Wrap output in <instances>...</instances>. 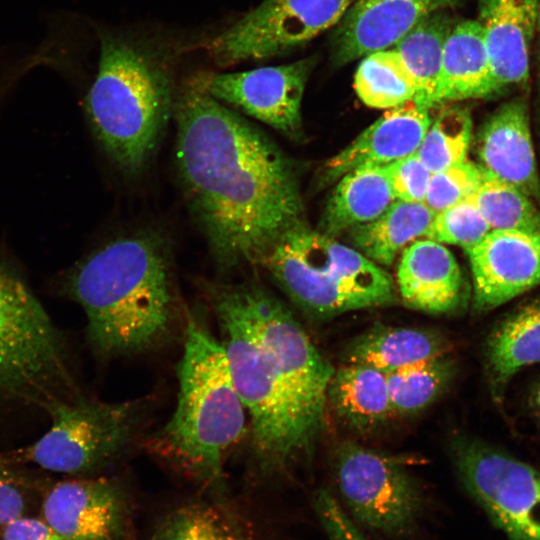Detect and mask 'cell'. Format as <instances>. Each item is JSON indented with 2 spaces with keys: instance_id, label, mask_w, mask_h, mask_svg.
<instances>
[{
  "instance_id": "obj_4",
  "label": "cell",
  "mask_w": 540,
  "mask_h": 540,
  "mask_svg": "<svg viewBox=\"0 0 540 540\" xmlns=\"http://www.w3.org/2000/svg\"><path fill=\"white\" fill-rule=\"evenodd\" d=\"M99 39L86 113L109 160L134 176L151 160L174 108L170 62L151 43L127 34L100 29Z\"/></svg>"
},
{
  "instance_id": "obj_33",
  "label": "cell",
  "mask_w": 540,
  "mask_h": 540,
  "mask_svg": "<svg viewBox=\"0 0 540 540\" xmlns=\"http://www.w3.org/2000/svg\"><path fill=\"white\" fill-rule=\"evenodd\" d=\"M479 165L468 161L431 173L424 204L435 214L470 198L483 178Z\"/></svg>"
},
{
  "instance_id": "obj_31",
  "label": "cell",
  "mask_w": 540,
  "mask_h": 540,
  "mask_svg": "<svg viewBox=\"0 0 540 540\" xmlns=\"http://www.w3.org/2000/svg\"><path fill=\"white\" fill-rule=\"evenodd\" d=\"M153 540H242L229 519L207 504H189L170 513Z\"/></svg>"
},
{
  "instance_id": "obj_3",
  "label": "cell",
  "mask_w": 540,
  "mask_h": 540,
  "mask_svg": "<svg viewBox=\"0 0 540 540\" xmlns=\"http://www.w3.org/2000/svg\"><path fill=\"white\" fill-rule=\"evenodd\" d=\"M65 287L85 313L90 347L102 357L151 350L178 321L168 248L151 232L105 244L70 272Z\"/></svg>"
},
{
  "instance_id": "obj_27",
  "label": "cell",
  "mask_w": 540,
  "mask_h": 540,
  "mask_svg": "<svg viewBox=\"0 0 540 540\" xmlns=\"http://www.w3.org/2000/svg\"><path fill=\"white\" fill-rule=\"evenodd\" d=\"M354 88L364 104L378 109L401 106L416 94L414 78L393 47L363 57L355 73Z\"/></svg>"
},
{
  "instance_id": "obj_34",
  "label": "cell",
  "mask_w": 540,
  "mask_h": 540,
  "mask_svg": "<svg viewBox=\"0 0 540 540\" xmlns=\"http://www.w3.org/2000/svg\"><path fill=\"white\" fill-rule=\"evenodd\" d=\"M33 489L31 479L0 453V526L26 514Z\"/></svg>"
},
{
  "instance_id": "obj_36",
  "label": "cell",
  "mask_w": 540,
  "mask_h": 540,
  "mask_svg": "<svg viewBox=\"0 0 540 540\" xmlns=\"http://www.w3.org/2000/svg\"><path fill=\"white\" fill-rule=\"evenodd\" d=\"M313 508L329 540H369L329 490L316 492Z\"/></svg>"
},
{
  "instance_id": "obj_17",
  "label": "cell",
  "mask_w": 540,
  "mask_h": 540,
  "mask_svg": "<svg viewBox=\"0 0 540 540\" xmlns=\"http://www.w3.org/2000/svg\"><path fill=\"white\" fill-rule=\"evenodd\" d=\"M400 297L408 307L430 314H449L466 303L460 267L443 244L416 240L403 250L397 268Z\"/></svg>"
},
{
  "instance_id": "obj_2",
  "label": "cell",
  "mask_w": 540,
  "mask_h": 540,
  "mask_svg": "<svg viewBox=\"0 0 540 540\" xmlns=\"http://www.w3.org/2000/svg\"><path fill=\"white\" fill-rule=\"evenodd\" d=\"M235 389L248 411L263 473L310 456L325 418L334 368L292 312L254 281L207 283Z\"/></svg>"
},
{
  "instance_id": "obj_19",
  "label": "cell",
  "mask_w": 540,
  "mask_h": 540,
  "mask_svg": "<svg viewBox=\"0 0 540 540\" xmlns=\"http://www.w3.org/2000/svg\"><path fill=\"white\" fill-rule=\"evenodd\" d=\"M427 106L409 101L391 108L325 165L326 181L363 165H388L415 153L431 123Z\"/></svg>"
},
{
  "instance_id": "obj_39",
  "label": "cell",
  "mask_w": 540,
  "mask_h": 540,
  "mask_svg": "<svg viewBox=\"0 0 540 540\" xmlns=\"http://www.w3.org/2000/svg\"><path fill=\"white\" fill-rule=\"evenodd\" d=\"M537 32L539 33V41H540V0H539V14H538V22H537Z\"/></svg>"
},
{
  "instance_id": "obj_26",
  "label": "cell",
  "mask_w": 540,
  "mask_h": 540,
  "mask_svg": "<svg viewBox=\"0 0 540 540\" xmlns=\"http://www.w3.org/2000/svg\"><path fill=\"white\" fill-rule=\"evenodd\" d=\"M454 25L445 10L437 11L421 19L393 45L414 78L413 101L420 105H436L444 47Z\"/></svg>"
},
{
  "instance_id": "obj_9",
  "label": "cell",
  "mask_w": 540,
  "mask_h": 540,
  "mask_svg": "<svg viewBox=\"0 0 540 540\" xmlns=\"http://www.w3.org/2000/svg\"><path fill=\"white\" fill-rule=\"evenodd\" d=\"M333 472L345 511L359 527L389 537L408 536L417 527L423 489L396 458L344 442L336 449Z\"/></svg>"
},
{
  "instance_id": "obj_12",
  "label": "cell",
  "mask_w": 540,
  "mask_h": 540,
  "mask_svg": "<svg viewBox=\"0 0 540 540\" xmlns=\"http://www.w3.org/2000/svg\"><path fill=\"white\" fill-rule=\"evenodd\" d=\"M315 64L312 57L280 66L201 77L206 91L222 103L290 138L301 133V101Z\"/></svg>"
},
{
  "instance_id": "obj_5",
  "label": "cell",
  "mask_w": 540,
  "mask_h": 540,
  "mask_svg": "<svg viewBox=\"0 0 540 540\" xmlns=\"http://www.w3.org/2000/svg\"><path fill=\"white\" fill-rule=\"evenodd\" d=\"M177 378L174 413L148 439L147 448L176 471L217 483L227 451L244 433L245 408L220 341L191 317Z\"/></svg>"
},
{
  "instance_id": "obj_23",
  "label": "cell",
  "mask_w": 540,
  "mask_h": 540,
  "mask_svg": "<svg viewBox=\"0 0 540 540\" xmlns=\"http://www.w3.org/2000/svg\"><path fill=\"white\" fill-rule=\"evenodd\" d=\"M327 402L344 424L359 433L374 430L393 416L387 374L367 365L344 363L334 369Z\"/></svg>"
},
{
  "instance_id": "obj_20",
  "label": "cell",
  "mask_w": 540,
  "mask_h": 540,
  "mask_svg": "<svg viewBox=\"0 0 540 540\" xmlns=\"http://www.w3.org/2000/svg\"><path fill=\"white\" fill-rule=\"evenodd\" d=\"M497 91L481 24L477 20L455 23L444 47L436 105Z\"/></svg>"
},
{
  "instance_id": "obj_8",
  "label": "cell",
  "mask_w": 540,
  "mask_h": 540,
  "mask_svg": "<svg viewBox=\"0 0 540 540\" xmlns=\"http://www.w3.org/2000/svg\"><path fill=\"white\" fill-rule=\"evenodd\" d=\"M141 411L138 401H62L47 411L51 425L39 439L4 454L19 465L83 476L120 455L136 432Z\"/></svg>"
},
{
  "instance_id": "obj_6",
  "label": "cell",
  "mask_w": 540,
  "mask_h": 540,
  "mask_svg": "<svg viewBox=\"0 0 540 540\" xmlns=\"http://www.w3.org/2000/svg\"><path fill=\"white\" fill-rule=\"evenodd\" d=\"M258 264L299 308L316 317L397 299L391 276L378 264L303 222L285 231Z\"/></svg>"
},
{
  "instance_id": "obj_15",
  "label": "cell",
  "mask_w": 540,
  "mask_h": 540,
  "mask_svg": "<svg viewBox=\"0 0 540 540\" xmlns=\"http://www.w3.org/2000/svg\"><path fill=\"white\" fill-rule=\"evenodd\" d=\"M460 0H357L337 24L331 41L335 65H345L399 41L424 17Z\"/></svg>"
},
{
  "instance_id": "obj_32",
  "label": "cell",
  "mask_w": 540,
  "mask_h": 540,
  "mask_svg": "<svg viewBox=\"0 0 540 540\" xmlns=\"http://www.w3.org/2000/svg\"><path fill=\"white\" fill-rule=\"evenodd\" d=\"M490 231L470 197L436 213L424 237L467 250L478 244Z\"/></svg>"
},
{
  "instance_id": "obj_18",
  "label": "cell",
  "mask_w": 540,
  "mask_h": 540,
  "mask_svg": "<svg viewBox=\"0 0 540 540\" xmlns=\"http://www.w3.org/2000/svg\"><path fill=\"white\" fill-rule=\"evenodd\" d=\"M539 0H480L482 26L498 89L529 77L531 46L537 32Z\"/></svg>"
},
{
  "instance_id": "obj_37",
  "label": "cell",
  "mask_w": 540,
  "mask_h": 540,
  "mask_svg": "<svg viewBox=\"0 0 540 540\" xmlns=\"http://www.w3.org/2000/svg\"><path fill=\"white\" fill-rule=\"evenodd\" d=\"M0 540H62L41 517L21 515L0 526Z\"/></svg>"
},
{
  "instance_id": "obj_38",
  "label": "cell",
  "mask_w": 540,
  "mask_h": 540,
  "mask_svg": "<svg viewBox=\"0 0 540 540\" xmlns=\"http://www.w3.org/2000/svg\"><path fill=\"white\" fill-rule=\"evenodd\" d=\"M533 401L535 403V406H536L537 411H538L539 416H540V385L536 388V390L534 392Z\"/></svg>"
},
{
  "instance_id": "obj_1",
  "label": "cell",
  "mask_w": 540,
  "mask_h": 540,
  "mask_svg": "<svg viewBox=\"0 0 540 540\" xmlns=\"http://www.w3.org/2000/svg\"><path fill=\"white\" fill-rule=\"evenodd\" d=\"M177 167L187 201L216 261L258 264L303 205L291 162L276 144L212 97L201 76L174 102Z\"/></svg>"
},
{
  "instance_id": "obj_13",
  "label": "cell",
  "mask_w": 540,
  "mask_h": 540,
  "mask_svg": "<svg viewBox=\"0 0 540 540\" xmlns=\"http://www.w3.org/2000/svg\"><path fill=\"white\" fill-rule=\"evenodd\" d=\"M473 276V306L487 312L540 285V234L491 230L465 250Z\"/></svg>"
},
{
  "instance_id": "obj_35",
  "label": "cell",
  "mask_w": 540,
  "mask_h": 540,
  "mask_svg": "<svg viewBox=\"0 0 540 540\" xmlns=\"http://www.w3.org/2000/svg\"><path fill=\"white\" fill-rule=\"evenodd\" d=\"M396 200L424 203L431 171L415 153L386 165Z\"/></svg>"
},
{
  "instance_id": "obj_30",
  "label": "cell",
  "mask_w": 540,
  "mask_h": 540,
  "mask_svg": "<svg viewBox=\"0 0 540 540\" xmlns=\"http://www.w3.org/2000/svg\"><path fill=\"white\" fill-rule=\"evenodd\" d=\"M472 136V119L467 110L451 106L431 123L416 151L433 173L466 160Z\"/></svg>"
},
{
  "instance_id": "obj_24",
  "label": "cell",
  "mask_w": 540,
  "mask_h": 540,
  "mask_svg": "<svg viewBox=\"0 0 540 540\" xmlns=\"http://www.w3.org/2000/svg\"><path fill=\"white\" fill-rule=\"evenodd\" d=\"M323 215L328 236L369 222L395 200L386 165H363L338 179Z\"/></svg>"
},
{
  "instance_id": "obj_22",
  "label": "cell",
  "mask_w": 540,
  "mask_h": 540,
  "mask_svg": "<svg viewBox=\"0 0 540 540\" xmlns=\"http://www.w3.org/2000/svg\"><path fill=\"white\" fill-rule=\"evenodd\" d=\"M485 363L489 385L497 399L519 371L540 363V298L508 315L490 332Z\"/></svg>"
},
{
  "instance_id": "obj_7",
  "label": "cell",
  "mask_w": 540,
  "mask_h": 540,
  "mask_svg": "<svg viewBox=\"0 0 540 540\" xmlns=\"http://www.w3.org/2000/svg\"><path fill=\"white\" fill-rule=\"evenodd\" d=\"M64 337L14 272L0 265V398L48 411L73 400Z\"/></svg>"
},
{
  "instance_id": "obj_25",
  "label": "cell",
  "mask_w": 540,
  "mask_h": 540,
  "mask_svg": "<svg viewBox=\"0 0 540 540\" xmlns=\"http://www.w3.org/2000/svg\"><path fill=\"white\" fill-rule=\"evenodd\" d=\"M434 215L424 203L395 200L375 219L350 229L351 239L368 259L389 266L401 250L425 236Z\"/></svg>"
},
{
  "instance_id": "obj_11",
  "label": "cell",
  "mask_w": 540,
  "mask_h": 540,
  "mask_svg": "<svg viewBox=\"0 0 540 540\" xmlns=\"http://www.w3.org/2000/svg\"><path fill=\"white\" fill-rule=\"evenodd\" d=\"M354 0H263L213 38L208 53L228 67L267 60L303 46L339 23Z\"/></svg>"
},
{
  "instance_id": "obj_16",
  "label": "cell",
  "mask_w": 540,
  "mask_h": 540,
  "mask_svg": "<svg viewBox=\"0 0 540 540\" xmlns=\"http://www.w3.org/2000/svg\"><path fill=\"white\" fill-rule=\"evenodd\" d=\"M480 168L533 200L540 197L529 113L521 98L502 104L485 122L479 135Z\"/></svg>"
},
{
  "instance_id": "obj_10",
  "label": "cell",
  "mask_w": 540,
  "mask_h": 540,
  "mask_svg": "<svg viewBox=\"0 0 540 540\" xmlns=\"http://www.w3.org/2000/svg\"><path fill=\"white\" fill-rule=\"evenodd\" d=\"M460 482L492 524L510 540H540V474L480 440H454Z\"/></svg>"
},
{
  "instance_id": "obj_29",
  "label": "cell",
  "mask_w": 540,
  "mask_h": 540,
  "mask_svg": "<svg viewBox=\"0 0 540 540\" xmlns=\"http://www.w3.org/2000/svg\"><path fill=\"white\" fill-rule=\"evenodd\" d=\"M483 173L471 199L490 229L540 234V210L534 200L518 188Z\"/></svg>"
},
{
  "instance_id": "obj_21",
  "label": "cell",
  "mask_w": 540,
  "mask_h": 540,
  "mask_svg": "<svg viewBox=\"0 0 540 540\" xmlns=\"http://www.w3.org/2000/svg\"><path fill=\"white\" fill-rule=\"evenodd\" d=\"M450 349L448 338L437 330L376 324L351 340L344 359L388 374Z\"/></svg>"
},
{
  "instance_id": "obj_28",
  "label": "cell",
  "mask_w": 540,
  "mask_h": 540,
  "mask_svg": "<svg viewBox=\"0 0 540 540\" xmlns=\"http://www.w3.org/2000/svg\"><path fill=\"white\" fill-rule=\"evenodd\" d=\"M455 373L456 364L449 353L388 373L393 416H408L427 408L448 388Z\"/></svg>"
},
{
  "instance_id": "obj_14",
  "label": "cell",
  "mask_w": 540,
  "mask_h": 540,
  "mask_svg": "<svg viewBox=\"0 0 540 540\" xmlns=\"http://www.w3.org/2000/svg\"><path fill=\"white\" fill-rule=\"evenodd\" d=\"M62 540H122L125 497L105 478H72L44 493L41 515Z\"/></svg>"
}]
</instances>
